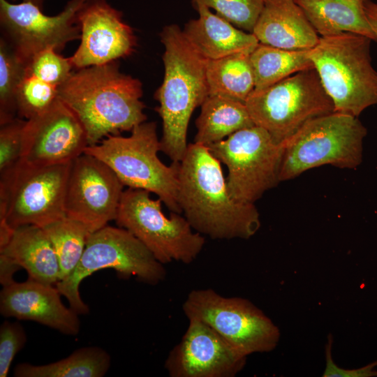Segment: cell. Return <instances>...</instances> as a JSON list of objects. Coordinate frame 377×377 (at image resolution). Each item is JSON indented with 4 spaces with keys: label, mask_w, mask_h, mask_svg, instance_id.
Returning <instances> with one entry per match:
<instances>
[{
    "label": "cell",
    "mask_w": 377,
    "mask_h": 377,
    "mask_svg": "<svg viewBox=\"0 0 377 377\" xmlns=\"http://www.w3.org/2000/svg\"><path fill=\"white\" fill-rule=\"evenodd\" d=\"M125 186L114 172L96 157L83 153L74 159L67 181L66 216L91 233L115 220Z\"/></svg>",
    "instance_id": "cell-14"
},
{
    "label": "cell",
    "mask_w": 377,
    "mask_h": 377,
    "mask_svg": "<svg viewBox=\"0 0 377 377\" xmlns=\"http://www.w3.org/2000/svg\"><path fill=\"white\" fill-rule=\"evenodd\" d=\"M332 337L330 334L325 349L326 365L323 377H377V360L358 369H347L338 367L332 356Z\"/></svg>",
    "instance_id": "cell-34"
},
{
    "label": "cell",
    "mask_w": 377,
    "mask_h": 377,
    "mask_svg": "<svg viewBox=\"0 0 377 377\" xmlns=\"http://www.w3.org/2000/svg\"><path fill=\"white\" fill-rule=\"evenodd\" d=\"M188 321L181 341L165 362L170 377H234L244 369L247 356L204 322Z\"/></svg>",
    "instance_id": "cell-16"
},
{
    "label": "cell",
    "mask_w": 377,
    "mask_h": 377,
    "mask_svg": "<svg viewBox=\"0 0 377 377\" xmlns=\"http://www.w3.org/2000/svg\"><path fill=\"white\" fill-rule=\"evenodd\" d=\"M58 98L57 87L26 70L16 93L17 117L28 120L38 116L49 110Z\"/></svg>",
    "instance_id": "cell-29"
},
{
    "label": "cell",
    "mask_w": 377,
    "mask_h": 377,
    "mask_svg": "<svg viewBox=\"0 0 377 377\" xmlns=\"http://www.w3.org/2000/svg\"><path fill=\"white\" fill-rule=\"evenodd\" d=\"M110 356L98 346L75 350L68 357L43 365L21 363L14 370L15 377H102L109 370Z\"/></svg>",
    "instance_id": "cell-25"
},
{
    "label": "cell",
    "mask_w": 377,
    "mask_h": 377,
    "mask_svg": "<svg viewBox=\"0 0 377 377\" xmlns=\"http://www.w3.org/2000/svg\"><path fill=\"white\" fill-rule=\"evenodd\" d=\"M159 151L156 124L145 121L135 126L129 136L108 135L88 146L84 153L105 163L124 186L153 193L171 212L181 214L179 162L165 165L158 156Z\"/></svg>",
    "instance_id": "cell-5"
},
{
    "label": "cell",
    "mask_w": 377,
    "mask_h": 377,
    "mask_svg": "<svg viewBox=\"0 0 377 377\" xmlns=\"http://www.w3.org/2000/svg\"><path fill=\"white\" fill-rule=\"evenodd\" d=\"M207 147L227 167V188L237 202L254 204L280 182L283 145L260 126L239 130Z\"/></svg>",
    "instance_id": "cell-11"
},
{
    "label": "cell",
    "mask_w": 377,
    "mask_h": 377,
    "mask_svg": "<svg viewBox=\"0 0 377 377\" xmlns=\"http://www.w3.org/2000/svg\"><path fill=\"white\" fill-rule=\"evenodd\" d=\"M265 0H193L194 6L214 9L236 27L252 33Z\"/></svg>",
    "instance_id": "cell-30"
},
{
    "label": "cell",
    "mask_w": 377,
    "mask_h": 377,
    "mask_svg": "<svg viewBox=\"0 0 377 377\" xmlns=\"http://www.w3.org/2000/svg\"><path fill=\"white\" fill-rule=\"evenodd\" d=\"M21 267L8 257L0 254V282L3 286L13 281L14 274Z\"/></svg>",
    "instance_id": "cell-35"
},
{
    "label": "cell",
    "mask_w": 377,
    "mask_h": 377,
    "mask_svg": "<svg viewBox=\"0 0 377 377\" xmlns=\"http://www.w3.org/2000/svg\"><path fill=\"white\" fill-rule=\"evenodd\" d=\"M178 201L193 229L214 239H249L260 227L254 204L232 198L221 162L202 145L189 144L179 162Z\"/></svg>",
    "instance_id": "cell-1"
},
{
    "label": "cell",
    "mask_w": 377,
    "mask_h": 377,
    "mask_svg": "<svg viewBox=\"0 0 377 377\" xmlns=\"http://www.w3.org/2000/svg\"><path fill=\"white\" fill-rule=\"evenodd\" d=\"M73 68L70 58L62 57L52 48L37 53L27 65L28 73L57 87L69 78Z\"/></svg>",
    "instance_id": "cell-31"
},
{
    "label": "cell",
    "mask_w": 377,
    "mask_h": 377,
    "mask_svg": "<svg viewBox=\"0 0 377 377\" xmlns=\"http://www.w3.org/2000/svg\"><path fill=\"white\" fill-rule=\"evenodd\" d=\"M371 38L354 33L320 37L309 51L313 68L337 112L358 116L377 105V71Z\"/></svg>",
    "instance_id": "cell-4"
},
{
    "label": "cell",
    "mask_w": 377,
    "mask_h": 377,
    "mask_svg": "<svg viewBox=\"0 0 377 377\" xmlns=\"http://www.w3.org/2000/svg\"><path fill=\"white\" fill-rule=\"evenodd\" d=\"M182 309L200 320L246 356L273 350L280 339L278 327L249 300L224 297L212 288L191 291Z\"/></svg>",
    "instance_id": "cell-12"
},
{
    "label": "cell",
    "mask_w": 377,
    "mask_h": 377,
    "mask_svg": "<svg viewBox=\"0 0 377 377\" xmlns=\"http://www.w3.org/2000/svg\"><path fill=\"white\" fill-rule=\"evenodd\" d=\"M164 46V77L156 93V108L163 123L161 151L172 162H180L187 150V130L193 112L208 96L207 60L176 24L161 33Z\"/></svg>",
    "instance_id": "cell-3"
},
{
    "label": "cell",
    "mask_w": 377,
    "mask_h": 377,
    "mask_svg": "<svg viewBox=\"0 0 377 377\" xmlns=\"http://www.w3.org/2000/svg\"><path fill=\"white\" fill-rule=\"evenodd\" d=\"M361 1H362L364 3H367V2L371 1L372 0H361Z\"/></svg>",
    "instance_id": "cell-38"
},
{
    "label": "cell",
    "mask_w": 377,
    "mask_h": 377,
    "mask_svg": "<svg viewBox=\"0 0 377 377\" xmlns=\"http://www.w3.org/2000/svg\"><path fill=\"white\" fill-rule=\"evenodd\" d=\"M252 33L260 43L290 50H310L320 38L295 0H265Z\"/></svg>",
    "instance_id": "cell-19"
},
{
    "label": "cell",
    "mask_w": 377,
    "mask_h": 377,
    "mask_svg": "<svg viewBox=\"0 0 377 377\" xmlns=\"http://www.w3.org/2000/svg\"><path fill=\"white\" fill-rule=\"evenodd\" d=\"M77 22L81 42L69 57L75 69L115 61L133 51L132 29L105 0H87L78 12Z\"/></svg>",
    "instance_id": "cell-17"
},
{
    "label": "cell",
    "mask_w": 377,
    "mask_h": 377,
    "mask_svg": "<svg viewBox=\"0 0 377 377\" xmlns=\"http://www.w3.org/2000/svg\"><path fill=\"white\" fill-rule=\"evenodd\" d=\"M195 143L209 146L234 133L255 126L244 103L209 95L195 121Z\"/></svg>",
    "instance_id": "cell-23"
},
{
    "label": "cell",
    "mask_w": 377,
    "mask_h": 377,
    "mask_svg": "<svg viewBox=\"0 0 377 377\" xmlns=\"http://www.w3.org/2000/svg\"><path fill=\"white\" fill-rule=\"evenodd\" d=\"M256 126L283 143L309 121L335 112L314 68L254 89L245 102Z\"/></svg>",
    "instance_id": "cell-9"
},
{
    "label": "cell",
    "mask_w": 377,
    "mask_h": 377,
    "mask_svg": "<svg viewBox=\"0 0 377 377\" xmlns=\"http://www.w3.org/2000/svg\"><path fill=\"white\" fill-rule=\"evenodd\" d=\"M367 130L356 117L334 112L306 122L283 145L280 182L325 165L355 169Z\"/></svg>",
    "instance_id": "cell-6"
},
{
    "label": "cell",
    "mask_w": 377,
    "mask_h": 377,
    "mask_svg": "<svg viewBox=\"0 0 377 377\" xmlns=\"http://www.w3.org/2000/svg\"><path fill=\"white\" fill-rule=\"evenodd\" d=\"M61 295L53 285L29 279L13 281L3 286L0 312L5 317L33 320L64 334L77 335L80 329L78 314L62 303Z\"/></svg>",
    "instance_id": "cell-18"
},
{
    "label": "cell",
    "mask_w": 377,
    "mask_h": 377,
    "mask_svg": "<svg viewBox=\"0 0 377 377\" xmlns=\"http://www.w3.org/2000/svg\"><path fill=\"white\" fill-rule=\"evenodd\" d=\"M309 51L285 50L259 43L250 54L254 89L266 88L297 72L313 68Z\"/></svg>",
    "instance_id": "cell-26"
},
{
    "label": "cell",
    "mask_w": 377,
    "mask_h": 377,
    "mask_svg": "<svg viewBox=\"0 0 377 377\" xmlns=\"http://www.w3.org/2000/svg\"><path fill=\"white\" fill-rule=\"evenodd\" d=\"M208 94L242 103L255 88L250 54L239 53L207 60L206 68ZM208 95V96H209Z\"/></svg>",
    "instance_id": "cell-24"
},
{
    "label": "cell",
    "mask_w": 377,
    "mask_h": 377,
    "mask_svg": "<svg viewBox=\"0 0 377 377\" xmlns=\"http://www.w3.org/2000/svg\"><path fill=\"white\" fill-rule=\"evenodd\" d=\"M367 17L377 38V3L372 1L364 3Z\"/></svg>",
    "instance_id": "cell-36"
},
{
    "label": "cell",
    "mask_w": 377,
    "mask_h": 377,
    "mask_svg": "<svg viewBox=\"0 0 377 377\" xmlns=\"http://www.w3.org/2000/svg\"><path fill=\"white\" fill-rule=\"evenodd\" d=\"M43 228L50 240L58 259L59 281L64 280L68 277L77 266L91 232L83 223L66 216Z\"/></svg>",
    "instance_id": "cell-27"
},
{
    "label": "cell",
    "mask_w": 377,
    "mask_h": 377,
    "mask_svg": "<svg viewBox=\"0 0 377 377\" xmlns=\"http://www.w3.org/2000/svg\"><path fill=\"white\" fill-rule=\"evenodd\" d=\"M195 8L198 17L190 20L183 33L207 59H217L239 53L251 54L259 44L253 33L237 29L213 13L207 6L198 5Z\"/></svg>",
    "instance_id": "cell-20"
},
{
    "label": "cell",
    "mask_w": 377,
    "mask_h": 377,
    "mask_svg": "<svg viewBox=\"0 0 377 377\" xmlns=\"http://www.w3.org/2000/svg\"><path fill=\"white\" fill-rule=\"evenodd\" d=\"M104 269H113L124 277L133 276L150 285H156L166 275L163 265L132 233L121 227L105 226L89 235L77 266L55 285L78 315L89 311L80 296L81 282Z\"/></svg>",
    "instance_id": "cell-7"
},
{
    "label": "cell",
    "mask_w": 377,
    "mask_h": 377,
    "mask_svg": "<svg viewBox=\"0 0 377 377\" xmlns=\"http://www.w3.org/2000/svg\"><path fill=\"white\" fill-rule=\"evenodd\" d=\"M142 96L140 80L121 73L115 61L76 69L58 87L59 98L84 126L89 146L145 122Z\"/></svg>",
    "instance_id": "cell-2"
},
{
    "label": "cell",
    "mask_w": 377,
    "mask_h": 377,
    "mask_svg": "<svg viewBox=\"0 0 377 377\" xmlns=\"http://www.w3.org/2000/svg\"><path fill=\"white\" fill-rule=\"evenodd\" d=\"M87 1L70 0L61 12L49 16L31 2L0 0L3 38L26 65L43 50L59 52L68 43L80 38L77 14Z\"/></svg>",
    "instance_id": "cell-13"
},
{
    "label": "cell",
    "mask_w": 377,
    "mask_h": 377,
    "mask_svg": "<svg viewBox=\"0 0 377 377\" xmlns=\"http://www.w3.org/2000/svg\"><path fill=\"white\" fill-rule=\"evenodd\" d=\"M23 1L31 2L38 6V7L43 8V3L44 0H23Z\"/></svg>",
    "instance_id": "cell-37"
},
{
    "label": "cell",
    "mask_w": 377,
    "mask_h": 377,
    "mask_svg": "<svg viewBox=\"0 0 377 377\" xmlns=\"http://www.w3.org/2000/svg\"><path fill=\"white\" fill-rule=\"evenodd\" d=\"M26 120L16 117L0 128V173L17 163L22 157Z\"/></svg>",
    "instance_id": "cell-32"
},
{
    "label": "cell",
    "mask_w": 377,
    "mask_h": 377,
    "mask_svg": "<svg viewBox=\"0 0 377 377\" xmlns=\"http://www.w3.org/2000/svg\"><path fill=\"white\" fill-rule=\"evenodd\" d=\"M27 70L3 38L0 40V125L17 117L16 93Z\"/></svg>",
    "instance_id": "cell-28"
},
{
    "label": "cell",
    "mask_w": 377,
    "mask_h": 377,
    "mask_svg": "<svg viewBox=\"0 0 377 377\" xmlns=\"http://www.w3.org/2000/svg\"><path fill=\"white\" fill-rule=\"evenodd\" d=\"M88 146L80 119L58 98L46 112L26 120L21 161L34 165L71 163Z\"/></svg>",
    "instance_id": "cell-15"
},
{
    "label": "cell",
    "mask_w": 377,
    "mask_h": 377,
    "mask_svg": "<svg viewBox=\"0 0 377 377\" xmlns=\"http://www.w3.org/2000/svg\"><path fill=\"white\" fill-rule=\"evenodd\" d=\"M159 198L138 188L124 190L116 217L119 227L138 238L163 265L178 261L192 263L205 243L204 237L193 232L189 222L179 213L166 216Z\"/></svg>",
    "instance_id": "cell-10"
},
{
    "label": "cell",
    "mask_w": 377,
    "mask_h": 377,
    "mask_svg": "<svg viewBox=\"0 0 377 377\" xmlns=\"http://www.w3.org/2000/svg\"><path fill=\"white\" fill-rule=\"evenodd\" d=\"M27 341L23 327L17 322L4 321L0 327V377H6L16 354Z\"/></svg>",
    "instance_id": "cell-33"
},
{
    "label": "cell",
    "mask_w": 377,
    "mask_h": 377,
    "mask_svg": "<svg viewBox=\"0 0 377 377\" xmlns=\"http://www.w3.org/2000/svg\"><path fill=\"white\" fill-rule=\"evenodd\" d=\"M320 37L344 32L377 38L361 0H295Z\"/></svg>",
    "instance_id": "cell-22"
},
{
    "label": "cell",
    "mask_w": 377,
    "mask_h": 377,
    "mask_svg": "<svg viewBox=\"0 0 377 377\" xmlns=\"http://www.w3.org/2000/svg\"><path fill=\"white\" fill-rule=\"evenodd\" d=\"M0 254L24 269L29 279L53 286L59 281L55 251L41 227L26 225L14 229L7 244L0 249Z\"/></svg>",
    "instance_id": "cell-21"
},
{
    "label": "cell",
    "mask_w": 377,
    "mask_h": 377,
    "mask_svg": "<svg viewBox=\"0 0 377 377\" xmlns=\"http://www.w3.org/2000/svg\"><path fill=\"white\" fill-rule=\"evenodd\" d=\"M71 163L34 165L20 160L0 173V222L13 229L26 225L43 228L66 217Z\"/></svg>",
    "instance_id": "cell-8"
}]
</instances>
